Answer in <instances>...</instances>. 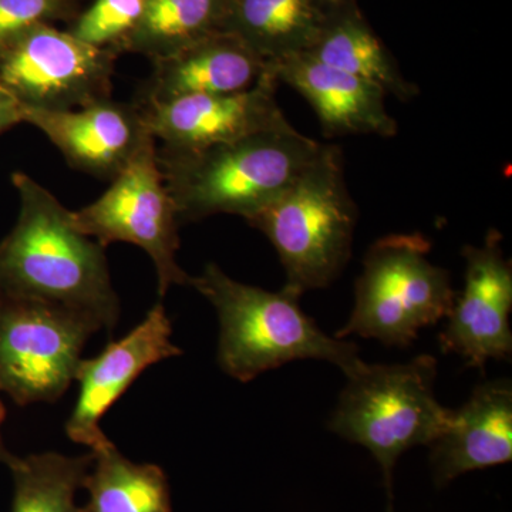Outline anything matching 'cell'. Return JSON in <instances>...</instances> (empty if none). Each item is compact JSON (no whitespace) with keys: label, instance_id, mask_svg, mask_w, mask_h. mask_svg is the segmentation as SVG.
I'll use <instances>...</instances> for the list:
<instances>
[{"label":"cell","instance_id":"52a82bcc","mask_svg":"<svg viewBox=\"0 0 512 512\" xmlns=\"http://www.w3.org/2000/svg\"><path fill=\"white\" fill-rule=\"evenodd\" d=\"M99 330L92 316L62 306L0 299V393L19 406L62 399Z\"/></svg>","mask_w":512,"mask_h":512},{"label":"cell","instance_id":"8992f818","mask_svg":"<svg viewBox=\"0 0 512 512\" xmlns=\"http://www.w3.org/2000/svg\"><path fill=\"white\" fill-rule=\"evenodd\" d=\"M430 251L429 239L417 232L377 239L363 259L355 308L335 338L359 335L404 348L421 329L446 318L456 292Z\"/></svg>","mask_w":512,"mask_h":512},{"label":"cell","instance_id":"3957f363","mask_svg":"<svg viewBox=\"0 0 512 512\" xmlns=\"http://www.w3.org/2000/svg\"><path fill=\"white\" fill-rule=\"evenodd\" d=\"M190 286L214 306L220 320L218 365L232 379L247 383L299 359L326 360L346 376L366 365L353 343L326 335L299 306L298 292H269L207 264Z\"/></svg>","mask_w":512,"mask_h":512},{"label":"cell","instance_id":"d4e9b609","mask_svg":"<svg viewBox=\"0 0 512 512\" xmlns=\"http://www.w3.org/2000/svg\"><path fill=\"white\" fill-rule=\"evenodd\" d=\"M5 417H6L5 406H3L2 400H0V463L6 464V466H8L10 461H12V458L15 456H13V454L10 453L8 448H6V446H5V441H3L2 426H3V421H5Z\"/></svg>","mask_w":512,"mask_h":512},{"label":"cell","instance_id":"9a60e30c","mask_svg":"<svg viewBox=\"0 0 512 512\" xmlns=\"http://www.w3.org/2000/svg\"><path fill=\"white\" fill-rule=\"evenodd\" d=\"M269 63L228 32L211 33L154 60L138 101H170L197 94L244 92L268 72Z\"/></svg>","mask_w":512,"mask_h":512},{"label":"cell","instance_id":"44dd1931","mask_svg":"<svg viewBox=\"0 0 512 512\" xmlns=\"http://www.w3.org/2000/svg\"><path fill=\"white\" fill-rule=\"evenodd\" d=\"M225 10L227 0H147L126 46L160 59L215 33Z\"/></svg>","mask_w":512,"mask_h":512},{"label":"cell","instance_id":"2e32d148","mask_svg":"<svg viewBox=\"0 0 512 512\" xmlns=\"http://www.w3.org/2000/svg\"><path fill=\"white\" fill-rule=\"evenodd\" d=\"M431 446L439 483L512 458L510 380L480 384L461 409L451 410L446 429Z\"/></svg>","mask_w":512,"mask_h":512},{"label":"cell","instance_id":"8fae6325","mask_svg":"<svg viewBox=\"0 0 512 512\" xmlns=\"http://www.w3.org/2000/svg\"><path fill=\"white\" fill-rule=\"evenodd\" d=\"M278 79L269 66L244 92L197 94L163 101H136L151 136L168 150H200L286 123L276 101Z\"/></svg>","mask_w":512,"mask_h":512},{"label":"cell","instance_id":"d6986e66","mask_svg":"<svg viewBox=\"0 0 512 512\" xmlns=\"http://www.w3.org/2000/svg\"><path fill=\"white\" fill-rule=\"evenodd\" d=\"M308 55L333 69L376 84L403 103L419 93L417 86L400 73L372 30L352 13L329 18Z\"/></svg>","mask_w":512,"mask_h":512},{"label":"cell","instance_id":"277c9868","mask_svg":"<svg viewBox=\"0 0 512 512\" xmlns=\"http://www.w3.org/2000/svg\"><path fill=\"white\" fill-rule=\"evenodd\" d=\"M343 170L339 146L323 144L298 178L247 220L274 245L285 286L299 295L332 284L352 254L357 208Z\"/></svg>","mask_w":512,"mask_h":512},{"label":"cell","instance_id":"5bb4252c","mask_svg":"<svg viewBox=\"0 0 512 512\" xmlns=\"http://www.w3.org/2000/svg\"><path fill=\"white\" fill-rule=\"evenodd\" d=\"M269 66L279 83L288 84L311 104L328 136H396L397 121L384 103L387 94L376 84L333 69L308 53Z\"/></svg>","mask_w":512,"mask_h":512},{"label":"cell","instance_id":"603a6c76","mask_svg":"<svg viewBox=\"0 0 512 512\" xmlns=\"http://www.w3.org/2000/svg\"><path fill=\"white\" fill-rule=\"evenodd\" d=\"M66 10V0H0V47Z\"/></svg>","mask_w":512,"mask_h":512},{"label":"cell","instance_id":"9c48e42d","mask_svg":"<svg viewBox=\"0 0 512 512\" xmlns=\"http://www.w3.org/2000/svg\"><path fill=\"white\" fill-rule=\"evenodd\" d=\"M116 52L39 25L0 47V84L23 109H79L111 97Z\"/></svg>","mask_w":512,"mask_h":512},{"label":"cell","instance_id":"ffe728a7","mask_svg":"<svg viewBox=\"0 0 512 512\" xmlns=\"http://www.w3.org/2000/svg\"><path fill=\"white\" fill-rule=\"evenodd\" d=\"M92 463V451L76 457L55 451L13 457L8 464L13 478L12 512H83L76 494Z\"/></svg>","mask_w":512,"mask_h":512},{"label":"cell","instance_id":"cb8c5ba5","mask_svg":"<svg viewBox=\"0 0 512 512\" xmlns=\"http://www.w3.org/2000/svg\"><path fill=\"white\" fill-rule=\"evenodd\" d=\"M25 120V109L15 97L0 84V136Z\"/></svg>","mask_w":512,"mask_h":512},{"label":"cell","instance_id":"ac0fdd59","mask_svg":"<svg viewBox=\"0 0 512 512\" xmlns=\"http://www.w3.org/2000/svg\"><path fill=\"white\" fill-rule=\"evenodd\" d=\"M90 451L93 463L83 484L89 501L83 512H173L163 468L128 460L110 439Z\"/></svg>","mask_w":512,"mask_h":512},{"label":"cell","instance_id":"ba28073f","mask_svg":"<svg viewBox=\"0 0 512 512\" xmlns=\"http://www.w3.org/2000/svg\"><path fill=\"white\" fill-rule=\"evenodd\" d=\"M73 220L101 247L126 242L143 249L156 266L161 299L171 286H190L191 276L178 264L180 221L158 165L156 138H147L107 191L74 211Z\"/></svg>","mask_w":512,"mask_h":512},{"label":"cell","instance_id":"5b68a950","mask_svg":"<svg viewBox=\"0 0 512 512\" xmlns=\"http://www.w3.org/2000/svg\"><path fill=\"white\" fill-rule=\"evenodd\" d=\"M437 362L419 356L402 365H366L348 377L329 429L366 447L379 461L387 491L397 458L430 446L446 429L451 410L434 394Z\"/></svg>","mask_w":512,"mask_h":512},{"label":"cell","instance_id":"7c38bea8","mask_svg":"<svg viewBox=\"0 0 512 512\" xmlns=\"http://www.w3.org/2000/svg\"><path fill=\"white\" fill-rule=\"evenodd\" d=\"M171 336V320L163 303H157L124 338L109 343L99 355L80 360L74 377L79 393L67 419V437L89 450L106 443L109 437L101 429V420L131 384L148 367L183 355Z\"/></svg>","mask_w":512,"mask_h":512},{"label":"cell","instance_id":"7402d4cb","mask_svg":"<svg viewBox=\"0 0 512 512\" xmlns=\"http://www.w3.org/2000/svg\"><path fill=\"white\" fill-rule=\"evenodd\" d=\"M147 0H94L74 23L72 35L80 42L99 49L113 50L126 45L133 35Z\"/></svg>","mask_w":512,"mask_h":512},{"label":"cell","instance_id":"4fadbf2b","mask_svg":"<svg viewBox=\"0 0 512 512\" xmlns=\"http://www.w3.org/2000/svg\"><path fill=\"white\" fill-rule=\"evenodd\" d=\"M39 128L70 167L113 181L136 156L148 131L140 107L110 99L64 111L25 109V120Z\"/></svg>","mask_w":512,"mask_h":512},{"label":"cell","instance_id":"e0dca14e","mask_svg":"<svg viewBox=\"0 0 512 512\" xmlns=\"http://www.w3.org/2000/svg\"><path fill=\"white\" fill-rule=\"evenodd\" d=\"M319 0H227L225 32L269 64L308 53L328 22Z\"/></svg>","mask_w":512,"mask_h":512},{"label":"cell","instance_id":"6da1fadb","mask_svg":"<svg viewBox=\"0 0 512 512\" xmlns=\"http://www.w3.org/2000/svg\"><path fill=\"white\" fill-rule=\"evenodd\" d=\"M12 183L20 211L0 242V299L62 306L92 316L113 332L120 301L104 247L83 234L73 212L28 174H13Z\"/></svg>","mask_w":512,"mask_h":512},{"label":"cell","instance_id":"7a4b0ae2","mask_svg":"<svg viewBox=\"0 0 512 512\" xmlns=\"http://www.w3.org/2000/svg\"><path fill=\"white\" fill-rule=\"evenodd\" d=\"M322 146L286 121L200 150L160 147L157 160L180 224L218 214L249 220L298 178Z\"/></svg>","mask_w":512,"mask_h":512},{"label":"cell","instance_id":"30bf717a","mask_svg":"<svg viewBox=\"0 0 512 512\" xmlns=\"http://www.w3.org/2000/svg\"><path fill=\"white\" fill-rule=\"evenodd\" d=\"M503 237L491 229L480 247L467 245L466 281L446 316L441 349L484 370L488 360L510 359L512 266L501 247Z\"/></svg>","mask_w":512,"mask_h":512}]
</instances>
